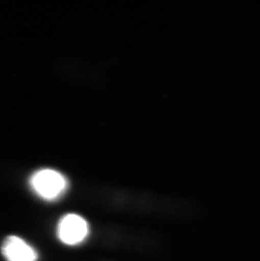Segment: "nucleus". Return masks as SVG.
Masks as SVG:
<instances>
[{
    "mask_svg": "<svg viewBox=\"0 0 260 261\" xmlns=\"http://www.w3.org/2000/svg\"><path fill=\"white\" fill-rule=\"evenodd\" d=\"M57 234L64 244L71 246L77 245L85 241L88 236V223L79 215H65L59 222Z\"/></svg>",
    "mask_w": 260,
    "mask_h": 261,
    "instance_id": "nucleus-2",
    "label": "nucleus"
},
{
    "mask_svg": "<svg viewBox=\"0 0 260 261\" xmlns=\"http://www.w3.org/2000/svg\"><path fill=\"white\" fill-rule=\"evenodd\" d=\"M1 254L6 261H37L36 250L20 237L11 235L3 240Z\"/></svg>",
    "mask_w": 260,
    "mask_h": 261,
    "instance_id": "nucleus-3",
    "label": "nucleus"
},
{
    "mask_svg": "<svg viewBox=\"0 0 260 261\" xmlns=\"http://www.w3.org/2000/svg\"><path fill=\"white\" fill-rule=\"evenodd\" d=\"M29 185L40 198L47 201H54L66 192L69 182L61 173L47 168L33 173L30 177Z\"/></svg>",
    "mask_w": 260,
    "mask_h": 261,
    "instance_id": "nucleus-1",
    "label": "nucleus"
}]
</instances>
